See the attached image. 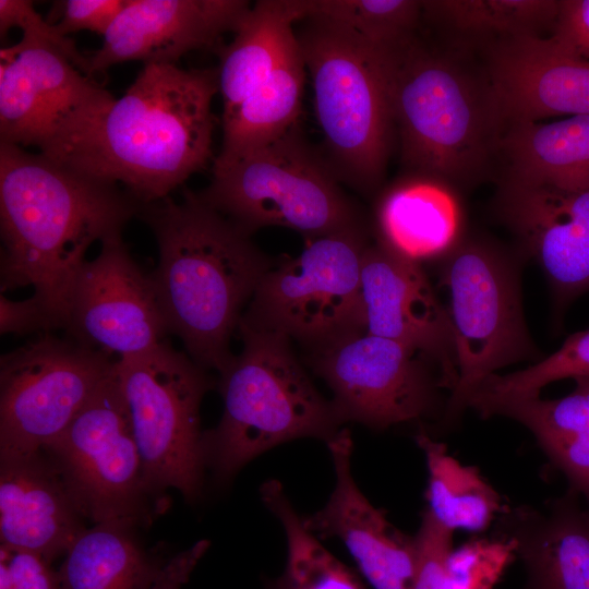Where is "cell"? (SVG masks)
Returning a JSON list of instances; mask_svg holds the SVG:
<instances>
[{"instance_id":"11","label":"cell","mask_w":589,"mask_h":589,"mask_svg":"<svg viewBox=\"0 0 589 589\" xmlns=\"http://www.w3.org/2000/svg\"><path fill=\"white\" fill-rule=\"evenodd\" d=\"M58 467L84 518L95 524L149 521L163 501L149 491L130 414L111 374L43 448Z\"/></svg>"},{"instance_id":"41","label":"cell","mask_w":589,"mask_h":589,"mask_svg":"<svg viewBox=\"0 0 589 589\" xmlns=\"http://www.w3.org/2000/svg\"><path fill=\"white\" fill-rule=\"evenodd\" d=\"M268 589H274V588L268 584Z\"/></svg>"},{"instance_id":"40","label":"cell","mask_w":589,"mask_h":589,"mask_svg":"<svg viewBox=\"0 0 589 589\" xmlns=\"http://www.w3.org/2000/svg\"><path fill=\"white\" fill-rule=\"evenodd\" d=\"M208 546V540H201L169 557L152 589H181Z\"/></svg>"},{"instance_id":"33","label":"cell","mask_w":589,"mask_h":589,"mask_svg":"<svg viewBox=\"0 0 589 589\" xmlns=\"http://www.w3.org/2000/svg\"><path fill=\"white\" fill-rule=\"evenodd\" d=\"M310 16L339 23L371 46L388 49L418 34L423 5L417 0H311Z\"/></svg>"},{"instance_id":"36","label":"cell","mask_w":589,"mask_h":589,"mask_svg":"<svg viewBox=\"0 0 589 589\" xmlns=\"http://www.w3.org/2000/svg\"><path fill=\"white\" fill-rule=\"evenodd\" d=\"M128 0H63L53 3L47 21L64 36L88 31L103 37Z\"/></svg>"},{"instance_id":"37","label":"cell","mask_w":589,"mask_h":589,"mask_svg":"<svg viewBox=\"0 0 589 589\" xmlns=\"http://www.w3.org/2000/svg\"><path fill=\"white\" fill-rule=\"evenodd\" d=\"M43 556L0 546V589H61L59 572Z\"/></svg>"},{"instance_id":"7","label":"cell","mask_w":589,"mask_h":589,"mask_svg":"<svg viewBox=\"0 0 589 589\" xmlns=\"http://www.w3.org/2000/svg\"><path fill=\"white\" fill-rule=\"evenodd\" d=\"M339 182L297 125L257 149L216 157L211 183L199 195L250 235L279 226L313 239L362 226Z\"/></svg>"},{"instance_id":"28","label":"cell","mask_w":589,"mask_h":589,"mask_svg":"<svg viewBox=\"0 0 589 589\" xmlns=\"http://www.w3.org/2000/svg\"><path fill=\"white\" fill-rule=\"evenodd\" d=\"M299 43L278 68L230 112L223 115L218 158L265 146L299 125L305 77Z\"/></svg>"},{"instance_id":"6","label":"cell","mask_w":589,"mask_h":589,"mask_svg":"<svg viewBox=\"0 0 589 589\" xmlns=\"http://www.w3.org/2000/svg\"><path fill=\"white\" fill-rule=\"evenodd\" d=\"M303 21L297 38L328 164L339 181L370 193L383 180L395 135L378 50L328 19Z\"/></svg>"},{"instance_id":"14","label":"cell","mask_w":589,"mask_h":589,"mask_svg":"<svg viewBox=\"0 0 589 589\" xmlns=\"http://www.w3.org/2000/svg\"><path fill=\"white\" fill-rule=\"evenodd\" d=\"M113 96L53 47L27 35L0 50V143L40 152Z\"/></svg>"},{"instance_id":"12","label":"cell","mask_w":589,"mask_h":589,"mask_svg":"<svg viewBox=\"0 0 589 589\" xmlns=\"http://www.w3.org/2000/svg\"><path fill=\"white\" fill-rule=\"evenodd\" d=\"M116 361L50 334L0 361V458L41 450L70 424Z\"/></svg>"},{"instance_id":"24","label":"cell","mask_w":589,"mask_h":589,"mask_svg":"<svg viewBox=\"0 0 589 589\" xmlns=\"http://www.w3.org/2000/svg\"><path fill=\"white\" fill-rule=\"evenodd\" d=\"M377 242L417 264L443 259L460 241V212L454 192L408 175L378 199Z\"/></svg>"},{"instance_id":"2","label":"cell","mask_w":589,"mask_h":589,"mask_svg":"<svg viewBox=\"0 0 589 589\" xmlns=\"http://www.w3.org/2000/svg\"><path fill=\"white\" fill-rule=\"evenodd\" d=\"M139 208L117 184L0 143L1 292L33 287L50 329L67 330L88 248L121 233Z\"/></svg>"},{"instance_id":"30","label":"cell","mask_w":589,"mask_h":589,"mask_svg":"<svg viewBox=\"0 0 589 589\" xmlns=\"http://www.w3.org/2000/svg\"><path fill=\"white\" fill-rule=\"evenodd\" d=\"M513 538L530 589H589V510L574 500L562 501L548 518Z\"/></svg>"},{"instance_id":"39","label":"cell","mask_w":589,"mask_h":589,"mask_svg":"<svg viewBox=\"0 0 589 589\" xmlns=\"http://www.w3.org/2000/svg\"><path fill=\"white\" fill-rule=\"evenodd\" d=\"M40 330H50V325L44 309L33 296L14 301L4 293L0 294V332L2 335H26Z\"/></svg>"},{"instance_id":"25","label":"cell","mask_w":589,"mask_h":589,"mask_svg":"<svg viewBox=\"0 0 589 589\" xmlns=\"http://www.w3.org/2000/svg\"><path fill=\"white\" fill-rule=\"evenodd\" d=\"M310 0H261L251 5L233 40L219 47L223 115L230 112L298 44L293 24L310 16Z\"/></svg>"},{"instance_id":"8","label":"cell","mask_w":589,"mask_h":589,"mask_svg":"<svg viewBox=\"0 0 589 589\" xmlns=\"http://www.w3.org/2000/svg\"><path fill=\"white\" fill-rule=\"evenodd\" d=\"M151 493L176 489L188 502L202 493L205 464L200 407L209 388L205 369L167 340L116 360Z\"/></svg>"},{"instance_id":"20","label":"cell","mask_w":589,"mask_h":589,"mask_svg":"<svg viewBox=\"0 0 589 589\" xmlns=\"http://www.w3.org/2000/svg\"><path fill=\"white\" fill-rule=\"evenodd\" d=\"M327 446L335 488L322 509L302 517L304 526L316 537L340 539L374 589H412L414 538L397 530L358 488L351 473L349 430L341 429Z\"/></svg>"},{"instance_id":"32","label":"cell","mask_w":589,"mask_h":589,"mask_svg":"<svg viewBox=\"0 0 589 589\" xmlns=\"http://www.w3.org/2000/svg\"><path fill=\"white\" fill-rule=\"evenodd\" d=\"M260 494L265 506L279 519L287 539L284 573L269 582L274 589H365L358 576L306 529L280 482L266 481Z\"/></svg>"},{"instance_id":"38","label":"cell","mask_w":589,"mask_h":589,"mask_svg":"<svg viewBox=\"0 0 589 589\" xmlns=\"http://www.w3.org/2000/svg\"><path fill=\"white\" fill-rule=\"evenodd\" d=\"M550 36L589 60V0H560L557 19Z\"/></svg>"},{"instance_id":"10","label":"cell","mask_w":589,"mask_h":589,"mask_svg":"<svg viewBox=\"0 0 589 589\" xmlns=\"http://www.w3.org/2000/svg\"><path fill=\"white\" fill-rule=\"evenodd\" d=\"M440 285L452 326L457 384L447 418L459 414L471 394L490 375L510 363L532 358L520 301L518 275L504 251L482 240H461L443 259Z\"/></svg>"},{"instance_id":"26","label":"cell","mask_w":589,"mask_h":589,"mask_svg":"<svg viewBox=\"0 0 589 589\" xmlns=\"http://www.w3.org/2000/svg\"><path fill=\"white\" fill-rule=\"evenodd\" d=\"M123 522L95 524L64 554L61 589H152L167 560L146 552Z\"/></svg>"},{"instance_id":"1","label":"cell","mask_w":589,"mask_h":589,"mask_svg":"<svg viewBox=\"0 0 589 589\" xmlns=\"http://www.w3.org/2000/svg\"><path fill=\"white\" fill-rule=\"evenodd\" d=\"M218 92L217 70L144 64L121 97L40 153L123 184L140 205L163 200L211 159Z\"/></svg>"},{"instance_id":"9","label":"cell","mask_w":589,"mask_h":589,"mask_svg":"<svg viewBox=\"0 0 589 589\" xmlns=\"http://www.w3.org/2000/svg\"><path fill=\"white\" fill-rule=\"evenodd\" d=\"M362 226L311 239L297 256L271 267L239 324L280 334L313 349L365 333Z\"/></svg>"},{"instance_id":"3","label":"cell","mask_w":589,"mask_h":589,"mask_svg":"<svg viewBox=\"0 0 589 589\" xmlns=\"http://www.w3.org/2000/svg\"><path fill=\"white\" fill-rule=\"evenodd\" d=\"M137 214L157 241L159 260L151 277L169 333L194 362L220 373L271 260L250 233L188 189L180 202L167 196L141 204Z\"/></svg>"},{"instance_id":"13","label":"cell","mask_w":589,"mask_h":589,"mask_svg":"<svg viewBox=\"0 0 589 589\" xmlns=\"http://www.w3.org/2000/svg\"><path fill=\"white\" fill-rule=\"evenodd\" d=\"M425 361L397 341L359 333L313 351L310 363L342 422L382 430L434 410L441 386Z\"/></svg>"},{"instance_id":"23","label":"cell","mask_w":589,"mask_h":589,"mask_svg":"<svg viewBox=\"0 0 589 589\" xmlns=\"http://www.w3.org/2000/svg\"><path fill=\"white\" fill-rule=\"evenodd\" d=\"M497 164L506 181L565 191L589 188V115L505 128Z\"/></svg>"},{"instance_id":"5","label":"cell","mask_w":589,"mask_h":589,"mask_svg":"<svg viewBox=\"0 0 589 589\" xmlns=\"http://www.w3.org/2000/svg\"><path fill=\"white\" fill-rule=\"evenodd\" d=\"M242 350L219 373L224 412L204 432L206 467L219 482L265 450L299 437L326 443L344 423L315 388L290 339L239 324Z\"/></svg>"},{"instance_id":"31","label":"cell","mask_w":589,"mask_h":589,"mask_svg":"<svg viewBox=\"0 0 589 589\" xmlns=\"http://www.w3.org/2000/svg\"><path fill=\"white\" fill-rule=\"evenodd\" d=\"M416 438L429 470L426 510L448 530H484L502 510L497 492L476 468L464 466L448 455L443 443L424 433Z\"/></svg>"},{"instance_id":"35","label":"cell","mask_w":589,"mask_h":589,"mask_svg":"<svg viewBox=\"0 0 589 589\" xmlns=\"http://www.w3.org/2000/svg\"><path fill=\"white\" fill-rule=\"evenodd\" d=\"M12 27L22 29L23 35L34 37L60 51L85 75L91 74L88 57L81 53L68 36L34 9L28 0H0V34L5 35Z\"/></svg>"},{"instance_id":"19","label":"cell","mask_w":589,"mask_h":589,"mask_svg":"<svg viewBox=\"0 0 589 589\" xmlns=\"http://www.w3.org/2000/svg\"><path fill=\"white\" fill-rule=\"evenodd\" d=\"M251 5L244 0H128L88 56L91 74L128 61L176 64L192 50L219 48L223 35L238 29Z\"/></svg>"},{"instance_id":"27","label":"cell","mask_w":589,"mask_h":589,"mask_svg":"<svg viewBox=\"0 0 589 589\" xmlns=\"http://www.w3.org/2000/svg\"><path fill=\"white\" fill-rule=\"evenodd\" d=\"M423 20L457 50L483 48L519 36H543L557 19L560 0H429Z\"/></svg>"},{"instance_id":"17","label":"cell","mask_w":589,"mask_h":589,"mask_svg":"<svg viewBox=\"0 0 589 589\" xmlns=\"http://www.w3.org/2000/svg\"><path fill=\"white\" fill-rule=\"evenodd\" d=\"M496 206L521 249L542 268L560 305L589 291V188L498 181Z\"/></svg>"},{"instance_id":"4","label":"cell","mask_w":589,"mask_h":589,"mask_svg":"<svg viewBox=\"0 0 589 589\" xmlns=\"http://www.w3.org/2000/svg\"><path fill=\"white\" fill-rule=\"evenodd\" d=\"M377 50L409 175L452 192L490 178L504 124L484 69L477 72L460 50L433 47L418 34Z\"/></svg>"},{"instance_id":"21","label":"cell","mask_w":589,"mask_h":589,"mask_svg":"<svg viewBox=\"0 0 589 589\" xmlns=\"http://www.w3.org/2000/svg\"><path fill=\"white\" fill-rule=\"evenodd\" d=\"M83 518L44 449L0 458L1 545L52 562L86 529Z\"/></svg>"},{"instance_id":"16","label":"cell","mask_w":589,"mask_h":589,"mask_svg":"<svg viewBox=\"0 0 589 589\" xmlns=\"http://www.w3.org/2000/svg\"><path fill=\"white\" fill-rule=\"evenodd\" d=\"M361 296L365 333L397 341L435 363L440 386L452 393L458 378L454 335L422 266L377 241L369 243Z\"/></svg>"},{"instance_id":"15","label":"cell","mask_w":589,"mask_h":589,"mask_svg":"<svg viewBox=\"0 0 589 589\" xmlns=\"http://www.w3.org/2000/svg\"><path fill=\"white\" fill-rule=\"evenodd\" d=\"M67 330L72 339L107 356L145 352L169 333L154 283L135 263L121 233L100 242L74 284Z\"/></svg>"},{"instance_id":"34","label":"cell","mask_w":589,"mask_h":589,"mask_svg":"<svg viewBox=\"0 0 589 589\" xmlns=\"http://www.w3.org/2000/svg\"><path fill=\"white\" fill-rule=\"evenodd\" d=\"M586 375H589V329L570 335L557 351L533 365L509 374L490 375L471 396L540 395L541 388L554 381Z\"/></svg>"},{"instance_id":"29","label":"cell","mask_w":589,"mask_h":589,"mask_svg":"<svg viewBox=\"0 0 589 589\" xmlns=\"http://www.w3.org/2000/svg\"><path fill=\"white\" fill-rule=\"evenodd\" d=\"M452 537V530L424 512L414 537L412 589H492L517 554L514 538L479 539L454 550Z\"/></svg>"},{"instance_id":"22","label":"cell","mask_w":589,"mask_h":589,"mask_svg":"<svg viewBox=\"0 0 589 589\" xmlns=\"http://www.w3.org/2000/svg\"><path fill=\"white\" fill-rule=\"evenodd\" d=\"M574 380V389L562 398L473 395L467 407L483 417L504 416L528 428L573 490L585 497L589 510V375Z\"/></svg>"},{"instance_id":"18","label":"cell","mask_w":589,"mask_h":589,"mask_svg":"<svg viewBox=\"0 0 589 589\" xmlns=\"http://www.w3.org/2000/svg\"><path fill=\"white\" fill-rule=\"evenodd\" d=\"M485 51L484 71L504 130L589 115V60L551 36H519Z\"/></svg>"}]
</instances>
